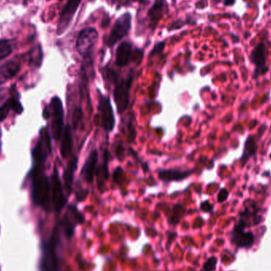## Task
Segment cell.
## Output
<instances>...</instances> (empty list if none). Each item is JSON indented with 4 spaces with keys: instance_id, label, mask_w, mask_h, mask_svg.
Here are the masks:
<instances>
[{
    "instance_id": "obj_1",
    "label": "cell",
    "mask_w": 271,
    "mask_h": 271,
    "mask_svg": "<svg viewBox=\"0 0 271 271\" xmlns=\"http://www.w3.org/2000/svg\"><path fill=\"white\" fill-rule=\"evenodd\" d=\"M33 199L37 206H41L45 209L50 207L51 190L46 176L40 170L34 173L33 181Z\"/></svg>"
},
{
    "instance_id": "obj_2",
    "label": "cell",
    "mask_w": 271,
    "mask_h": 271,
    "mask_svg": "<svg viewBox=\"0 0 271 271\" xmlns=\"http://www.w3.org/2000/svg\"><path fill=\"white\" fill-rule=\"evenodd\" d=\"M132 27V15L130 13H125L120 15L112 27L110 35L107 37L106 44L109 47H114L123 37L130 33Z\"/></svg>"
},
{
    "instance_id": "obj_3",
    "label": "cell",
    "mask_w": 271,
    "mask_h": 271,
    "mask_svg": "<svg viewBox=\"0 0 271 271\" xmlns=\"http://www.w3.org/2000/svg\"><path fill=\"white\" fill-rule=\"evenodd\" d=\"M57 231L52 236L48 243H44L42 247V257L41 260V271H59V262L56 252V245L57 243Z\"/></svg>"
},
{
    "instance_id": "obj_4",
    "label": "cell",
    "mask_w": 271,
    "mask_h": 271,
    "mask_svg": "<svg viewBox=\"0 0 271 271\" xmlns=\"http://www.w3.org/2000/svg\"><path fill=\"white\" fill-rule=\"evenodd\" d=\"M133 77H128L117 83L114 91V101L119 114H122L129 107L130 104V90L131 87Z\"/></svg>"
},
{
    "instance_id": "obj_5",
    "label": "cell",
    "mask_w": 271,
    "mask_h": 271,
    "mask_svg": "<svg viewBox=\"0 0 271 271\" xmlns=\"http://www.w3.org/2000/svg\"><path fill=\"white\" fill-rule=\"evenodd\" d=\"M97 31L93 27H88L82 30L77 41L79 54L84 57H90V52L97 42Z\"/></svg>"
},
{
    "instance_id": "obj_6",
    "label": "cell",
    "mask_w": 271,
    "mask_h": 271,
    "mask_svg": "<svg viewBox=\"0 0 271 271\" xmlns=\"http://www.w3.org/2000/svg\"><path fill=\"white\" fill-rule=\"evenodd\" d=\"M52 114V132L56 140H59L62 135L64 125V109L61 100L58 97H54L50 104Z\"/></svg>"
},
{
    "instance_id": "obj_7",
    "label": "cell",
    "mask_w": 271,
    "mask_h": 271,
    "mask_svg": "<svg viewBox=\"0 0 271 271\" xmlns=\"http://www.w3.org/2000/svg\"><path fill=\"white\" fill-rule=\"evenodd\" d=\"M97 109L101 114L102 125L103 129L107 132H111L115 126V117L114 110L112 108L111 103L108 96L100 94L98 98Z\"/></svg>"
},
{
    "instance_id": "obj_8",
    "label": "cell",
    "mask_w": 271,
    "mask_h": 271,
    "mask_svg": "<svg viewBox=\"0 0 271 271\" xmlns=\"http://www.w3.org/2000/svg\"><path fill=\"white\" fill-rule=\"evenodd\" d=\"M81 2L82 0H67L62 11L60 13V20H59L58 27H57V34H64L67 29L69 27Z\"/></svg>"
},
{
    "instance_id": "obj_9",
    "label": "cell",
    "mask_w": 271,
    "mask_h": 271,
    "mask_svg": "<svg viewBox=\"0 0 271 271\" xmlns=\"http://www.w3.org/2000/svg\"><path fill=\"white\" fill-rule=\"evenodd\" d=\"M84 220V216L82 215L80 211L75 206H71L68 208V211L64 216V220L60 224L64 228L66 235L68 237H71L74 233L75 227L78 224L83 223Z\"/></svg>"
},
{
    "instance_id": "obj_10",
    "label": "cell",
    "mask_w": 271,
    "mask_h": 271,
    "mask_svg": "<svg viewBox=\"0 0 271 271\" xmlns=\"http://www.w3.org/2000/svg\"><path fill=\"white\" fill-rule=\"evenodd\" d=\"M51 199L56 211L61 210L67 202L57 170H55L52 179Z\"/></svg>"
},
{
    "instance_id": "obj_11",
    "label": "cell",
    "mask_w": 271,
    "mask_h": 271,
    "mask_svg": "<svg viewBox=\"0 0 271 271\" xmlns=\"http://www.w3.org/2000/svg\"><path fill=\"white\" fill-rule=\"evenodd\" d=\"M137 50H134L131 43L128 41L120 43L117 47L116 54L117 65L125 67L130 64L132 60H135V54Z\"/></svg>"
},
{
    "instance_id": "obj_12",
    "label": "cell",
    "mask_w": 271,
    "mask_h": 271,
    "mask_svg": "<svg viewBox=\"0 0 271 271\" xmlns=\"http://www.w3.org/2000/svg\"><path fill=\"white\" fill-rule=\"evenodd\" d=\"M52 144L50 133L46 129L42 130L41 138L34 149V156L38 162L44 161L48 155L51 153Z\"/></svg>"
},
{
    "instance_id": "obj_13",
    "label": "cell",
    "mask_w": 271,
    "mask_h": 271,
    "mask_svg": "<svg viewBox=\"0 0 271 271\" xmlns=\"http://www.w3.org/2000/svg\"><path fill=\"white\" fill-rule=\"evenodd\" d=\"M244 227V223L241 220L233 231L232 241L239 248H250L254 243V236L252 232H245Z\"/></svg>"
},
{
    "instance_id": "obj_14",
    "label": "cell",
    "mask_w": 271,
    "mask_h": 271,
    "mask_svg": "<svg viewBox=\"0 0 271 271\" xmlns=\"http://www.w3.org/2000/svg\"><path fill=\"white\" fill-rule=\"evenodd\" d=\"M97 163V152L92 151L87 157L84 167L82 169L81 175L87 183H91L94 179V171Z\"/></svg>"
},
{
    "instance_id": "obj_15",
    "label": "cell",
    "mask_w": 271,
    "mask_h": 271,
    "mask_svg": "<svg viewBox=\"0 0 271 271\" xmlns=\"http://www.w3.org/2000/svg\"><path fill=\"white\" fill-rule=\"evenodd\" d=\"M268 51L266 45L260 43L254 48L252 54V62L257 67L259 71H265L266 60H267Z\"/></svg>"
},
{
    "instance_id": "obj_16",
    "label": "cell",
    "mask_w": 271,
    "mask_h": 271,
    "mask_svg": "<svg viewBox=\"0 0 271 271\" xmlns=\"http://www.w3.org/2000/svg\"><path fill=\"white\" fill-rule=\"evenodd\" d=\"M77 163H78V158L77 156H73L67 163V167H66L65 171H64V187H65L68 194H70L71 192L73 178H74L75 171L77 170Z\"/></svg>"
},
{
    "instance_id": "obj_17",
    "label": "cell",
    "mask_w": 271,
    "mask_h": 271,
    "mask_svg": "<svg viewBox=\"0 0 271 271\" xmlns=\"http://www.w3.org/2000/svg\"><path fill=\"white\" fill-rule=\"evenodd\" d=\"M19 71V65L15 62H8L0 67V85L15 77Z\"/></svg>"
},
{
    "instance_id": "obj_18",
    "label": "cell",
    "mask_w": 271,
    "mask_h": 271,
    "mask_svg": "<svg viewBox=\"0 0 271 271\" xmlns=\"http://www.w3.org/2000/svg\"><path fill=\"white\" fill-rule=\"evenodd\" d=\"M72 149V137L71 127L67 126L63 131L62 142L60 147V153L63 158H67L71 155Z\"/></svg>"
},
{
    "instance_id": "obj_19",
    "label": "cell",
    "mask_w": 271,
    "mask_h": 271,
    "mask_svg": "<svg viewBox=\"0 0 271 271\" xmlns=\"http://www.w3.org/2000/svg\"><path fill=\"white\" fill-rule=\"evenodd\" d=\"M190 174H191V171L190 170L182 171L179 170H163L159 172V178L161 180L170 182V181L182 180L188 177Z\"/></svg>"
},
{
    "instance_id": "obj_20",
    "label": "cell",
    "mask_w": 271,
    "mask_h": 271,
    "mask_svg": "<svg viewBox=\"0 0 271 271\" xmlns=\"http://www.w3.org/2000/svg\"><path fill=\"white\" fill-rule=\"evenodd\" d=\"M103 158H104V160H103V164L100 166L98 172H97V185L100 188L103 186L105 182L109 177L108 162L110 160V153H109L108 151H105Z\"/></svg>"
},
{
    "instance_id": "obj_21",
    "label": "cell",
    "mask_w": 271,
    "mask_h": 271,
    "mask_svg": "<svg viewBox=\"0 0 271 271\" xmlns=\"http://www.w3.org/2000/svg\"><path fill=\"white\" fill-rule=\"evenodd\" d=\"M165 0H155L153 7L149 12V16L153 23H157L163 17Z\"/></svg>"
},
{
    "instance_id": "obj_22",
    "label": "cell",
    "mask_w": 271,
    "mask_h": 271,
    "mask_svg": "<svg viewBox=\"0 0 271 271\" xmlns=\"http://www.w3.org/2000/svg\"><path fill=\"white\" fill-rule=\"evenodd\" d=\"M257 150V145L255 144V140L253 137H249L247 140L245 144L244 156L245 160H248V158L253 156L255 152Z\"/></svg>"
},
{
    "instance_id": "obj_23",
    "label": "cell",
    "mask_w": 271,
    "mask_h": 271,
    "mask_svg": "<svg viewBox=\"0 0 271 271\" xmlns=\"http://www.w3.org/2000/svg\"><path fill=\"white\" fill-rule=\"evenodd\" d=\"M12 52V47L7 41H0V60L8 57Z\"/></svg>"
},
{
    "instance_id": "obj_24",
    "label": "cell",
    "mask_w": 271,
    "mask_h": 271,
    "mask_svg": "<svg viewBox=\"0 0 271 271\" xmlns=\"http://www.w3.org/2000/svg\"><path fill=\"white\" fill-rule=\"evenodd\" d=\"M82 118H83V111L81 109L77 107L75 109L72 115V126L75 130H77L79 125L81 122Z\"/></svg>"
},
{
    "instance_id": "obj_25",
    "label": "cell",
    "mask_w": 271,
    "mask_h": 271,
    "mask_svg": "<svg viewBox=\"0 0 271 271\" xmlns=\"http://www.w3.org/2000/svg\"><path fill=\"white\" fill-rule=\"evenodd\" d=\"M11 109H12L11 100H8L7 103L0 107V122L7 117Z\"/></svg>"
},
{
    "instance_id": "obj_26",
    "label": "cell",
    "mask_w": 271,
    "mask_h": 271,
    "mask_svg": "<svg viewBox=\"0 0 271 271\" xmlns=\"http://www.w3.org/2000/svg\"><path fill=\"white\" fill-rule=\"evenodd\" d=\"M216 262L217 259L216 257H211L205 262L204 266H203V270L204 271H213L216 269Z\"/></svg>"
},
{
    "instance_id": "obj_27",
    "label": "cell",
    "mask_w": 271,
    "mask_h": 271,
    "mask_svg": "<svg viewBox=\"0 0 271 271\" xmlns=\"http://www.w3.org/2000/svg\"><path fill=\"white\" fill-rule=\"evenodd\" d=\"M165 42H159L158 44H156L155 45L154 48H153V51L151 52L150 57H153V56L156 55V54H161L163 50H164Z\"/></svg>"
},
{
    "instance_id": "obj_28",
    "label": "cell",
    "mask_w": 271,
    "mask_h": 271,
    "mask_svg": "<svg viewBox=\"0 0 271 271\" xmlns=\"http://www.w3.org/2000/svg\"><path fill=\"white\" fill-rule=\"evenodd\" d=\"M228 196H229V193H228L226 189H222L220 190V193L218 194L217 200L219 202H225L227 199Z\"/></svg>"
},
{
    "instance_id": "obj_29",
    "label": "cell",
    "mask_w": 271,
    "mask_h": 271,
    "mask_svg": "<svg viewBox=\"0 0 271 271\" xmlns=\"http://www.w3.org/2000/svg\"><path fill=\"white\" fill-rule=\"evenodd\" d=\"M11 101L13 110H14V111L18 113V114H20L22 111V107H21L20 103L18 101H16V100H11Z\"/></svg>"
},
{
    "instance_id": "obj_30",
    "label": "cell",
    "mask_w": 271,
    "mask_h": 271,
    "mask_svg": "<svg viewBox=\"0 0 271 271\" xmlns=\"http://www.w3.org/2000/svg\"><path fill=\"white\" fill-rule=\"evenodd\" d=\"M87 195H88V190H80V191H79L78 193H77V200L80 201V202H81V201H84V199H85L87 197Z\"/></svg>"
},
{
    "instance_id": "obj_31",
    "label": "cell",
    "mask_w": 271,
    "mask_h": 271,
    "mask_svg": "<svg viewBox=\"0 0 271 271\" xmlns=\"http://www.w3.org/2000/svg\"><path fill=\"white\" fill-rule=\"evenodd\" d=\"M201 209L204 212H210L213 209V206L209 202H202V205H201Z\"/></svg>"
}]
</instances>
